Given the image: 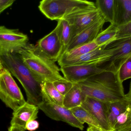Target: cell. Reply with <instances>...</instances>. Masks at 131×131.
Returning <instances> with one entry per match:
<instances>
[{
  "mask_svg": "<svg viewBox=\"0 0 131 131\" xmlns=\"http://www.w3.org/2000/svg\"><path fill=\"white\" fill-rule=\"evenodd\" d=\"M131 130V104L117 118L112 131H130Z\"/></svg>",
  "mask_w": 131,
  "mask_h": 131,
  "instance_id": "22",
  "label": "cell"
},
{
  "mask_svg": "<svg viewBox=\"0 0 131 131\" xmlns=\"http://www.w3.org/2000/svg\"><path fill=\"white\" fill-rule=\"evenodd\" d=\"M15 0H0V14L13 5Z\"/></svg>",
  "mask_w": 131,
  "mask_h": 131,
  "instance_id": "28",
  "label": "cell"
},
{
  "mask_svg": "<svg viewBox=\"0 0 131 131\" xmlns=\"http://www.w3.org/2000/svg\"><path fill=\"white\" fill-rule=\"evenodd\" d=\"M27 35L18 29L0 25V56L18 53L28 43Z\"/></svg>",
  "mask_w": 131,
  "mask_h": 131,
  "instance_id": "7",
  "label": "cell"
},
{
  "mask_svg": "<svg viewBox=\"0 0 131 131\" xmlns=\"http://www.w3.org/2000/svg\"><path fill=\"white\" fill-rule=\"evenodd\" d=\"M70 110L77 120L82 124L84 125V124L86 123L89 126H93L101 129L96 120L88 112L81 106L70 109Z\"/></svg>",
  "mask_w": 131,
  "mask_h": 131,
  "instance_id": "24",
  "label": "cell"
},
{
  "mask_svg": "<svg viewBox=\"0 0 131 131\" xmlns=\"http://www.w3.org/2000/svg\"><path fill=\"white\" fill-rule=\"evenodd\" d=\"M131 21V0H115L114 23L117 26Z\"/></svg>",
  "mask_w": 131,
  "mask_h": 131,
  "instance_id": "15",
  "label": "cell"
},
{
  "mask_svg": "<svg viewBox=\"0 0 131 131\" xmlns=\"http://www.w3.org/2000/svg\"><path fill=\"white\" fill-rule=\"evenodd\" d=\"M118 28L116 39L131 36V21L124 25L118 26Z\"/></svg>",
  "mask_w": 131,
  "mask_h": 131,
  "instance_id": "27",
  "label": "cell"
},
{
  "mask_svg": "<svg viewBox=\"0 0 131 131\" xmlns=\"http://www.w3.org/2000/svg\"><path fill=\"white\" fill-rule=\"evenodd\" d=\"M36 46L47 57L55 62L58 61L64 51L57 27L40 39Z\"/></svg>",
  "mask_w": 131,
  "mask_h": 131,
  "instance_id": "10",
  "label": "cell"
},
{
  "mask_svg": "<svg viewBox=\"0 0 131 131\" xmlns=\"http://www.w3.org/2000/svg\"><path fill=\"white\" fill-rule=\"evenodd\" d=\"M118 31V28L116 25L111 24L107 28L99 34L95 42L99 47L106 46L116 40Z\"/></svg>",
  "mask_w": 131,
  "mask_h": 131,
  "instance_id": "21",
  "label": "cell"
},
{
  "mask_svg": "<svg viewBox=\"0 0 131 131\" xmlns=\"http://www.w3.org/2000/svg\"><path fill=\"white\" fill-rule=\"evenodd\" d=\"M39 123L37 121L35 120L30 121L28 122L25 126V130L29 131H34L38 128Z\"/></svg>",
  "mask_w": 131,
  "mask_h": 131,
  "instance_id": "29",
  "label": "cell"
},
{
  "mask_svg": "<svg viewBox=\"0 0 131 131\" xmlns=\"http://www.w3.org/2000/svg\"><path fill=\"white\" fill-rule=\"evenodd\" d=\"M111 58L103 63L106 71L117 73L122 65L131 57V36L116 39L106 46Z\"/></svg>",
  "mask_w": 131,
  "mask_h": 131,
  "instance_id": "6",
  "label": "cell"
},
{
  "mask_svg": "<svg viewBox=\"0 0 131 131\" xmlns=\"http://www.w3.org/2000/svg\"><path fill=\"white\" fill-rule=\"evenodd\" d=\"M95 6L106 22L114 23L115 0H97Z\"/></svg>",
  "mask_w": 131,
  "mask_h": 131,
  "instance_id": "19",
  "label": "cell"
},
{
  "mask_svg": "<svg viewBox=\"0 0 131 131\" xmlns=\"http://www.w3.org/2000/svg\"><path fill=\"white\" fill-rule=\"evenodd\" d=\"M24 128L16 125H11L8 128V131H25Z\"/></svg>",
  "mask_w": 131,
  "mask_h": 131,
  "instance_id": "30",
  "label": "cell"
},
{
  "mask_svg": "<svg viewBox=\"0 0 131 131\" xmlns=\"http://www.w3.org/2000/svg\"><path fill=\"white\" fill-rule=\"evenodd\" d=\"M106 22L105 19L101 15L89 27L72 39L64 52L82 45L94 41L96 37L102 31L103 26Z\"/></svg>",
  "mask_w": 131,
  "mask_h": 131,
  "instance_id": "13",
  "label": "cell"
},
{
  "mask_svg": "<svg viewBox=\"0 0 131 131\" xmlns=\"http://www.w3.org/2000/svg\"><path fill=\"white\" fill-rule=\"evenodd\" d=\"M53 84L58 91L64 96L72 88L74 83L69 81H58L53 82Z\"/></svg>",
  "mask_w": 131,
  "mask_h": 131,
  "instance_id": "26",
  "label": "cell"
},
{
  "mask_svg": "<svg viewBox=\"0 0 131 131\" xmlns=\"http://www.w3.org/2000/svg\"><path fill=\"white\" fill-rule=\"evenodd\" d=\"M94 6V2L85 0H43L38 8L48 19L58 21L75 12Z\"/></svg>",
  "mask_w": 131,
  "mask_h": 131,
  "instance_id": "4",
  "label": "cell"
},
{
  "mask_svg": "<svg viewBox=\"0 0 131 131\" xmlns=\"http://www.w3.org/2000/svg\"><path fill=\"white\" fill-rule=\"evenodd\" d=\"M129 104L126 98L121 100L108 103L107 117L112 131L118 117L125 110Z\"/></svg>",
  "mask_w": 131,
  "mask_h": 131,
  "instance_id": "18",
  "label": "cell"
},
{
  "mask_svg": "<svg viewBox=\"0 0 131 131\" xmlns=\"http://www.w3.org/2000/svg\"><path fill=\"white\" fill-rule=\"evenodd\" d=\"M86 97L78 84L75 83L64 96L63 106L69 110L80 107L84 101Z\"/></svg>",
  "mask_w": 131,
  "mask_h": 131,
  "instance_id": "16",
  "label": "cell"
},
{
  "mask_svg": "<svg viewBox=\"0 0 131 131\" xmlns=\"http://www.w3.org/2000/svg\"><path fill=\"white\" fill-rule=\"evenodd\" d=\"M0 99L13 111L26 102L12 75L5 67L0 73Z\"/></svg>",
  "mask_w": 131,
  "mask_h": 131,
  "instance_id": "5",
  "label": "cell"
},
{
  "mask_svg": "<svg viewBox=\"0 0 131 131\" xmlns=\"http://www.w3.org/2000/svg\"><path fill=\"white\" fill-rule=\"evenodd\" d=\"M118 78L121 83L131 78V57L128 59L118 70Z\"/></svg>",
  "mask_w": 131,
  "mask_h": 131,
  "instance_id": "25",
  "label": "cell"
},
{
  "mask_svg": "<svg viewBox=\"0 0 131 131\" xmlns=\"http://www.w3.org/2000/svg\"><path fill=\"white\" fill-rule=\"evenodd\" d=\"M39 110L37 106L26 102L22 106L13 111L11 125H18L25 129L28 122L37 118Z\"/></svg>",
  "mask_w": 131,
  "mask_h": 131,
  "instance_id": "14",
  "label": "cell"
},
{
  "mask_svg": "<svg viewBox=\"0 0 131 131\" xmlns=\"http://www.w3.org/2000/svg\"><path fill=\"white\" fill-rule=\"evenodd\" d=\"M99 47H99L95 41L82 45L69 51L64 52L58 61L70 60L81 57Z\"/></svg>",
  "mask_w": 131,
  "mask_h": 131,
  "instance_id": "20",
  "label": "cell"
},
{
  "mask_svg": "<svg viewBox=\"0 0 131 131\" xmlns=\"http://www.w3.org/2000/svg\"><path fill=\"white\" fill-rule=\"evenodd\" d=\"M58 21L57 27L64 53L71 39V27L68 22L65 19L63 18Z\"/></svg>",
  "mask_w": 131,
  "mask_h": 131,
  "instance_id": "23",
  "label": "cell"
},
{
  "mask_svg": "<svg viewBox=\"0 0 131 131\" xmlns=\"http://www.w3.org/2000/svg\"><path fill=\"white\" fill-rule=\"evenodd\" d=\"M87 131H104L101 128L93 127V126H89L87 129Z\"/></svg>",
  "mask_w": 131,
  "mask_h": 131,
  "instance_id": "32",
  "label": "cell"
},
{
  "mask_svg": "<svg viewBox=\"0 0 131 131\" xmlns=\"http://www.w3.org/2000/svg\"><path fill=\"white\" fill-rule=\"evenodd\" d=\"M60 69L66 79L74 84L106 71L103 64L66 65L60 67Z\"/></svg>",
  "mask_w": 131,
  "mask_h": 131,
  "instance_id": "9",
  "label": "cell"
},
{
  "mask_svg": "<svg viewBox=\"0 0 131 131\" xmlns=\"http://www.w3.org/2000/svg\"><path fill=\"white\" fill-rule=\"evenodd\" d=\"M130 131H131V130H130Z\"/></svg>",
  "mask_w": 131,
  "mask_h": 131,
  "instance_id": "34",
  "label": "cell"
},
{
  "mask_svg": "<svg viewBox=\"0 0 131 131\" xmlns=\"http://www.w3.org/2000/svg\"></svg>",
  "mask_w": 131,
  "mask_h": 131,
  "instance_id": "35",
  "label": "cell"
},
{
  "mask_svg": "<svg viewBox=\"0 0 131 131\" xmlns=\"http://www.w3.org/2000/svg\"><path fill=\"white\" fill-rule=\"evenodd\" d=\"M4 68V65H3L2 62L1 60L0 59V73H1V72L3 70Z\"/></svg>",
  "mask_w": 131,
  "mask_h": 131,
  "instance_id": "33",
  "label": "cell"
},
{
  "mask_svg": "<svg viewBox=\"0 0 131 131\" xmlns=\"http://www.w3.org/2000/svg\"><path fill=\"white\" fill-rule=\"evenodd\" d=\"M101 16L95 5L75 12L64 17L63 18L67 20L71 27V41Z\"/></svg>",
  "mask_w": 131,
  "mask_h": 131,
  "instance_id": "8",
  "label": "cell"
},
{
  "mask_svg": "<svg viewBox=\"0 0 131 131\" xmlns=\"http://www.w3.org/2000/svg\"><path fill=\"white\" fill-rule=\"evenodd\" d=\"M125 97L126 99L129 102V103L131 104V81L130 84L129 92L127 94L125 95Z\"/></svg>",
  "mask_w": 131,
  "mask_h": 131,
  "instance_id": "31",
  "label": "cell"
},
{
  "mask_svg": "<svg viewBox=\"0 0 131 131\" xmlns=\"http://www.w3.org/2000/svg\"><path fill=\"white\" fill-rule=\"evenodd\" d=\"M19 54L24 63L43 82L68 81L60 74L55 62L44 55L36 45L28 43Z\"/></svg>",
  "mask_w": 131,
  "mask_h": 131,
  "instance_id": "3",
  "label": "cell"
},
{
  "mask_svg": "<svg viewBox=\"0 0 131 131\" xmlns=\"http://www.w3.org/2000/svg\"><path fill=\"white\" fill-rule=\"evenodd\" d=\"M4 67L20 82L25 90L27 102L38 107L44 102L42 92L44 82L24 63L18 53L0 56Z\"/></svg>",
  "mask_w": 131,
  "mask_h": 131,
  "instance_id": "2",
  "label": "cell"
},
{
  "mask_svg": "<svg viewBox=\"0 0 131 131\" xmlns=\"http://www.w3.org/2000/svg\"><path fill=\"white\" fill-rule=\"evenodd\" d=\"M44 102L63 106L64 96L57 90L53 83L45 82L42 87Z\"/></svg>",
  "mask_w": 131,
  "mask_h": 131,
  "instance_id": "17",
  "label": "cell"
},
{
  "mask_svg": "<svg viewBox=\"0 0 131 131\" xmlns=\"http://www.w3.org/2000/svg\"><path fill=\"white\" fill-rule=\"evenodd\" d=\"M48 117L54 120L66 122L82 130L84 126L76 119L71 111L62 106L43 102L38 107Z\"/></svg>",
  "mask_w": 131,
  "mask_h": 131,
  "instance_id": "11",
  "label": "cell"
},
{
  "mask_svg": "<svg viewBox=\"0 0 131 131\" xmlns=\"http://www.w3.org/2000/svg\"><path fill=\"white\" fill-rule=\"evenodd\" d=\"M107 102L87 97L81 105L99 124L104 131H112L107 117Z\"/></svg>",
  "mask_w": 131,
  "mask_h": 131,
  "instance_id": "12",
  "label": "cell"
},
{
  "mask_svg": "<svg viewBox=\"0 0 131 131\" xmlns=\"http://www.w3.org/2000/svg\"><path fill=\"white\" fill-rule=\"evenodd\" d=\"M76 84L87 97L101 101L111 103L125 99L118 73L104 72Z\"/></svg>",
  "mask_w": 131,
  "mask_h": 131,
  "instance_id": "1",
  "label": "cell"
}]
</instances>
